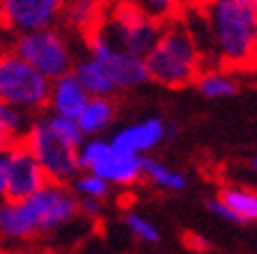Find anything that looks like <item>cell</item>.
I'll use <instances>...</instances> for the list:
<instances>
[{
    "label": "cell",
    "mask_w": 257,
    "mask_h": 254,
    "mask_svg": "<svg viewBox=\"0 0 257 254\" xmlns=\"http://www.w3.org/2000/svg\"><path fill=\"white\" fill-rule=\"evenodd\" d=\"M202 53L204 67L241 71L250 67L257 26L255 0H209L186 5L179 16Z\"/></svg>",
    "instance_id": "1"
},
{
    "label": "cell",
    "mask_w": 257,
    "mask_h": 254,
    "mask_svg": "<svg viewBox=\"0 0 257 254\" xmlns=\"http://www.w3.org/2000/svg\"><path fill=\"white\" fill-rule=\"evenodd\" d=\"M83 140L85 138L74 119L53 112H42L30 119L21 144L39 163L51 183L69 185L71 179L80 172L78 147L83 144Z\"/></svg>",
    "instance_id": "2"
},
{
    "label": "cell",
    "mask_w": 257,
    "mask_h": 254,
    "mask_svg": "<svg viewBox=\"0 0 257 254\" xmlns=\"http://www.w3.org/2000/svg\"><path fill=\"white\" fill-rule=\"evenodd\" d=\"M143 60L147 78L168 90H182L193 85L204 69L202 53L182 19L161 26L154 46Z\"/></svg>",
    "instance_id": "3"
},
{
    "label": "cell",
    "mask_w": 257,
    "mask_h": 254,
    "mask_svg": "<svg viewBox=\"0 0 257 254\" xmlns=\"http://www.w3.org/2000/svg\"><path fill=\"white\" fill-rule=\"evenodd\" d=\"M7 48L14 51L19 58L26 60L32 69H37L48 80L71 74L76 60H78L76 35L67 32L60 23L16 35L10 39Z\"/></svg>",
    "instance_id": "4"
},
{
    "label": "cell",
    "mask_w": 257,
    "mask_h": 254,
    "mask_svg": "<svg viewBox=\"0 0 257 254\" xmlns=\"http://www.w3.org/2000/svg\"><path fill=\"white\" fill-rule=\"evenodd\" d=\"M159 30L161 23L150 19L128 0H106L103 16L96 26V32L106 37L112 46L138 58L150 53V48L159 37Z\"/></svg>",
    "instance_id": "5"
},
{
    "label": "cell",
    "mask_w": 257,
    "mask_h": 254,
    "mask_svg": "<svg viewBox=\"0 0 257 254\" xmlns=\"http://www.w3.org/2000/svg\"><path fill=\"white\" fill-rule=\"evenodd\" d=\"M51 80L32 69L14 51L0 53V103L16 108L30 117L46 112Z\"/></svg>",
    "instance_id": "6"
},
{
    "label": "cell",
    "mask_w": 257,
    "mask_h": 254,
    "mask_svg": "<svg viewBox=\"0 0 257 254\" xmlns=\"http://www.w3.org/2000/svg\"><path fill=\"white\" fill-rule=\"evenodd\" d=\"M140 156L124 154L106 138H85L78 147L80 172H90L110 185H134L143 179Z\"/></svg>",
    "instance_id": "7"
},
{
    "label": "cell",
    "mask_w": 257,
    "mask_h": 254,
    "mask_svg": "<svg viewBox=\"0 0 257 254\" xmlns=\"http://www.w3.org/2000/svg\"><path fill=\"white\" fill-rule=\"evenodd\" d=\"M83 46L92 60L103 69L108 80L115 87V94H124V92H134L147 83V69H145V60L138 55H131L122 48L112 46L106 37H101L99 32H90L83 39Z\"/></svg>",
    "instance_id": "8"
},
{
    "label": "cell",
    "mask_w": 257,
    "mask_h": 254,
    "mask_svg": "<svg viewBox=\"0 0 257 254\" xmlns=\"http://www.w3.org/2000/svg\"><path fill=\"white\" fill-rule=\"evenodd\" d=\"M58 183H46L39 192L26 199H3L0 201V238L26 240L35 233H42L46 211L53 201Z\"/></svg>",
    "instance_id": "9"
},
{
    "label": "cell",
    "mask_w": 257,
    "mask_h": 254,
    "mask_svg": "<svg viewBox=\"0 0 257 254\" xmlns=\"http://www.w3.org/2000/svg\"><path fill=\"white\" fill-rule=\"evenodd\" d=\"M62 0H0V35L16 37L23 32L58 26Z\"/></svg>",
    "instance_id": "10"
},
{
    "label": "cell",
    "mask_w": 257,
    "mask_h": 254,
    "mask_svg": "<svg viewBox=\"0 0 257 254\" xmlns=\"http://www.w3.org/2000/svg\"><path fill=\"white\" fill-rule=\"evenodd\" d=\"M48 181L39 163L23 144L5 151V199H26L39 192Z\"/></svg>",
    "instance_id": "11"
},
{
    "label": "cell",
    "mask_w": 257,
    "mask_h": 254,
    "mask_svg": "<svg viewBox=\"0 0 257 254\" xmlns=\"http://www.w3.org/2000/svg\"><path fill=\"white\" fill-rule=\"evenodd\" d=\"M175 128L168 126L161 117H145L134 124H126L124 128L115 131V135L110 138V144L124 154L134 156H147L150 151H154L166 138H170Z\"/></svg>",
    "instance_id": "12"
},
{
    "label": "cell",
    "mask_w": 257,
    "mask_h": 254,
    "mask_svg": "<svg viewBox=\"0 0 257 254\" xmlns=\"http://www.w3.org/2000/svg\"><path fill=\"white\" fill-rule=\"evenodd\" d=\"M87 92L83 90V85L74 78V74L60 76V78L51 80L48 87V101H46V112L67 117V119H76L80 110L87 103Z\"/></svg>",
    "instance_id": "13"
},
{
    "label": "cell",
    "mask_w": 257,
    "mask_h": 254,
    "mask_svg": "<svg viewBox=\"0 0 257 254\" xmlns=\"http://www.w3.org/2000/svg\"><path fill=\"white\" fill-rule=\"evenodd\" d=\"M106 0H62L60 10V26L76 37L85 39L90 32L96 30L103 16Z\"/></svg>",
    "instance_id": "14"
},
{
    "label": "cell",
    "mask_w": 257,
    "mask_h": 254,
    "mask_svg": "<svg viewBox=\"0 0 257 254\" xmlns=\"http://www.w3.org/2000/svg\"><path fill=\"white\" fill-rule=\"evenodd\" d=\"M115 117H117V106L110 96H90L74 122L83 133V138H101L112 126Z\"/></svg>",
    "instance_id": "15"
},
{
    "label": "cell",
    "mask_w": 257,
    "mask_h": 254,
    "mask_svg": "<svg viewBox=\"0 0 257 254\" xmlns=\"http://www.w3.org/2000/svg\"><path fill=\"white\" fill-rule=\"evenodd\" d=\"M195 90L200 92V96L204 99H230L239 92V80H236L234 71L223 69V67H204L198 74V78L193 80Z\"/></svg>",
    "instance_id": "16"
},
{
    "label": "cell",
    "mask_w": 257,
    "mask_h": 254,
    "mask_svg": "<svg viewBox=\"0 0 257 254\" xmlns=\"http://www.w3.org/2000/svg\"><path fill=\"white\" fill-rule=\"evenodd\" d=\"M74 78L83 85V90L87 92V96H115V87L108 80V76L103 74V69L87 53L78 55L74 69H71Z\"/></svg>",
    "instance_id": "17"
},
{
    "label": "cell",
    "mask_w": 257,
    "mask_h": 254,
    "mask_svg": "<svg viewBox=\"0 0 257 254\" xmlns=\"http://www.w3.org/2000/svg\"><path fill=\"white\" fill-rule=\"evenodd\" d=\"M140 167H143V179H147L152 185H156L161 190L182 192L188 183L186 176H184L179 169L161 163V160H156V158H150V156H143Z\"/></svg>",
    "instance_id": "18"
},
{
    "label": "cell",
    "mask_w": 257,
    "mask_h": 254,
    "mask_svg": "<svg viewBox=\"0 0 257 254\" xmlns=\"http://www.w3.org/2000/svg\"><path fill=\"white\" fill-rule=\"evenodd\" d=\"M218 199L236 215L239 224L257 222V190L243 185H227L218 195Z\"/></svg>",
    "instance_id": "19"
},
{
    "label": "cell",
    "mask_w": 257,
    "mask_h": 254,
    "mask_svg": "<svg viewBox=\"0 0 257 254\" xmlns=\"http://www.w3.org/2000/svg\"><path fill=\"white\" fill-rule=\"evenodd\" d=\"M30 115L16 110V108L0 103V151L16 147L23 142L28 126H30Z\"/></svg>",
    "instance_id": "20"
},
{
    "label": "cell",
    "mask_w": 257,
    "mask_h": 254,
    "mask_svg": "<svg viewBox=\"0 0 257 254\" xmlns=\"http://www.w3.org/2000/svg\"><path fill=\"white\" fill-rule=\"evenodd\" d=\"M128 3H134L140 12H145L150 19H154L161 26L179 19L188 5V0H128Z\"/></svg>",
    "instance_id": "21"
},
{
    "label": "cell",
    "mask_w": 257,
    "mask_h": 254,
    "mask_svg": "<svg viewBox=\"0 0 257 254\" xmlns=\"http://www.w3.org/2000/svg\"><path fill=\"white\" fill-rule=\"evenodd\" d=\"M69 190L74 192L78 199H99V201H103L108 195H110L112 185L106 183L103 179H99L96 174H90V172H78V174L71 179Z\"/></svg>",
    "instance_id": "22"
},
{
    "label": "cell",
    "mask_w": 257,
    "mask_h": 254,
    "mask_svg": "<svg viewBox=\"0 0 257 254\" xmlns=\"http://www.w3.org/2000/svg\"><path fill=\"white\" fill-rule=\"evenodd\" d=\"M124 224H126V229L131 231V236H136L138 240H143V243H147V245H156L161 240L159 227L136 211H128L126 215H124Z\"/></svg>",
    "instance_id": "23"
},
{
    "label": "cell",
    "mask_w": 257,
    "mask_h": 254,
    "mask_svg": "<svg viewBox=\"0 0 257 254\" xmlns=\"http://www.w3.org/2000/svg\"><path fill=\"white\" fill-rule=\"evenodd\" d=\"M207 208H209V213H211V215H216V217H218V220H225V222H234V224H239V220H236V215H234V213H232L227 206H225V204L218 199V197H216V199H211V201H209V204H207Z\"/></svg>",
    "instance_id": "24"
},
{
    "label": "cell",
    "mask_w": 257,
    "mask_h": 254,
    "mask_svg": "<svg viewBox=\"0 0 257 254\" xmlns=\"http://www.w3.org/2000/svg\"><path fill=\"white\" fill-rule=\"evenodd\" d=\"M101 204L99 199H78V215L87 217V220H94V217L101 215Z\"/></svg>",
    "instance_id": "25"
},
{
    "label": "cell",
    "mask_w": 257,
    "mask_h": 254,
    "mask_svg": "<svg viewBox=\"0 0 257 254\" xmlns=\"http://www.w3.org/2000/svg\"><path fill=\"white\" fill-rule=\"evenodd\" d=\"M184 247L191 249V252H195V254H202V252H207L209 249V243H207L204 236L188 231V233H184Z\"/></svg>",
    "instance_id": "26"
},
{
    "label": "cell",
    "mask_w": 257,
    "mask_h": 254,
    "mask_svg": "<svg viewBox=\"0 0 257 254\" xmlns=\"http://www.w3.org/2000/svg\"><path fill=\"white\" fill-rule=\"evenodd\" d=\"M5 199V151H0V201Z\"/></svg>",
    "instance_id": "27"
},
{
    "label": "cell",
    "mask_w": 257,
    "mask_h": 254,
    "mask_svg": "<svg viewBox=\"0 0 257 254\" xmlns=\"http://www.w3.org/2000/svg\"><path fill=\"white\" fill-rule=\"evenodd\" d=\"M248 71H257V26H255V37H252V53H250V67Z\"/></svg>",
    "instance_id": "28"
},
{
    "label": "cell",
    "mask_w": 257,
    "mask_h": 254,
    "mask_svg": "<svg viewBox=\"0 0 257 254\" xmlns=\"http://www.w3.org/2000/svg\"><path fill=\"white\" fill-rule=\"evenodd\" d=\"M204 3H209V0H188V5H204Z\"/></svg>",
    "instance_id": "29"
},
{
    "label": "cell",
    "mask_w": 257,
    "mask_h": 254,
    "mask_svg": "<svg viewBox=\"0 0 257 254\" xmlns=\"http://www.w3.org/2000/svg\"><path fill=\"white\" fill-rule=\"evenodd\" d=\"M5 48H7V44L3 42V35H0V53H3V51H5Z\"/></svg>",
    "instance_id": "30"
},
{
    "label": "cell",
    "mask_w": 257,
    "mask_h": 254,
    "mask_svg": "<svg viewBox=\"0 0 257 254\" xmlns=\"http://www.w3.org/2000/svg\"><path fill=\"white\" fill-rule=\"evenodd\" d=\"M252 169H255V172H257V156H255V158H252Z\"/></svg>",
    "instance_id": "31"
},
{
    "label": "cell",
    "mask_w": 257,
    "mask_h": 254,
    "mask_svg": "<svg viewBox=\"0 0 257 254\" xmlns=\"http://www.w3.org/2000/svg\"><path fill=\"white\" fill-rule=\"evenodd\" d=\"M255 3H257V0H255Z\"/></svg>",
    "instance_id": "32"
}]
</instances>
